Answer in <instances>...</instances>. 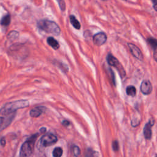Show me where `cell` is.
Here are the masks:
<instances>
[{
  "label": "cell",
  "mask_w": 157,
  "mask_h": 157,
  "mask_svg": "<svg viewBox=\"0 0 157 157\" xmlns=\"http://www.w3.org/2000/svg\"><path fill=\"white\" fill-rule=\"evenodd\" d=\"M112 148L114 151H117L119 149V144L117 140H113L112 142Z\"/></svg>",
  "instance_id": "603a6c76"
},
{
  "label": "cell",
  "mask_w": 157,
  "mask_h": 157,
  "mask_svg": "<svg viewBox=\"0 0 157 157\" xmlns=\"http://www.w3.org/2000/svg\"><path fill=\"white\" fill-rule=\"evenodd\" d=\"M63 155V149L61 147H58L54 148L53 150L52 155L53 157H61Z\"/></svg>",
  "instance_id": "ac0fdd59"
},
{
  "label": "cell",
  "mask_w": 157,
  "mask_h": 157,
  "mask_svg": "<svg viewBox=\"0 0 157 157\" xmlns=\"http://www.w3.org/2000/svg\"><path fill=\"white\" fill-rule=\"evenodd\" d=\"M69 20L71 24L73 26L74 28L76 29H80L81 28V25L78 20L76 18V17L74 15H71L69 17Z\"/></svg>",
  "instance_id": "4fadbf2b"
},
{
  "label": "cell",
  "mask_w": 157,
  "mask_h": 157,
  "mask_svg": "<svg viewBox=\"0 0 157 157\" xmlns=\"http://www.w3.org/2000/svg\"><path fill=\"white\" fill-rule=\"evenodd\" d=\"M153 8L156 12H157V3L153 4Z\"/></svg>",
  "instance_id": "4316f807"
},
{
  "label": "cell",
  "mask_w": 157,
  "mask_h": 157,
  "mask_svg": "<svg viewBox=\"0 0 157 157\" xmlns=\"http://www.w3.org/2000/svg\"><path fill=\"white\" fill-rule=\"evenodd\" d=\"M106 59L109 66L114 67L118 71L119 74L121 78H123L126 76V71L124 67L118 61V59H117L113 55L109 53L107 56Z\"/></svg>",
  "instance_id": "277c9868"
},
{
  "label": "cell",
  "mask_w": 157,
  "mask_h": 157,
  "mask_svg": "<svg viewBox=\"0 0 157 157\" xmlns=\"http://www.w3.org/2000/svg\"><path fill=\"white\" fill-rule=\"evenodd\" d=\"M56 64H57L58 66L62 71H63L64 72H67V71H68L67 66L66 64H63V63H60V62L58 63V62H57Z\"/></svg>",
  "instance_id": "7402d4cb"
},
{
  "label": "cell",
  "mask_w": 157,
  "mask_h": 157,
  "mask_svg": "<svg viewBox=\"0 0 157 157\" xmlns=\"http://www.w3.org/2000/svg\"><path fill=\"white\" fill-rule=\"evenodd\" d=\"M47 108L44 106H37L32 109L29 112V115L31 117H38L46 110Z\"/></svg>",
  "instance_id": "30bf717a"
},
{
  "label": "cell",
  "mask_w": 157,
  "mask_h": 157,
  "mask_svg": "<svg viewBox=\"0 0 157 157\" xmlns=\"http://www.w3.org/2000/svg\"><path fill=\"white\" fill-rule=\"evenodd\" d=\"M152 2H153V4H155V3H157V0H151Z\"/></svg>",
  "instance_id": "f1b7e54d"
},
{
  "label": "cell",
  "mask_w": 157,
  "mask_h": 157,
  "mask_svg": "<svg viewBox=\"0 0 157 157\" xmlns=\"http://www.w3.org/2000/svg\"><path fill=\"white\" fill-rule=\"evenodd\" d=\"M153 58L155 60V61L157 62V49L156 50H155V52L153 53Z\"/></svg>",
  "instance_id": "484cf974"
},
{
  "label": "cell",
  "mask_w": 157,
  "mask_h": 157,
  "mask_svg": "<svg viewBox=\"0 0 157 157\" xmlns=\"http://www.w3.org/2000/svg\"><path fill=\"white\" fill-rule=\"evenodd\" d=\"M0 144L2 147L5 146V145H6V139H5V138L4 137L1 138V139H0Z\"/></svg>",
  "instance_id": "cb8c5ba5"
},
{
  "label": "cell",
  "mask_w": 157,
  "mask_h": 157,
  "mask_svg": "<svg viewBox=\"0 0 157 157\" xmlns=\"http://www.w3.org/2000/svg\"><path fill=\"white\" fill-rule=\"evenodd\" d=\"M37 26L42 31L54 36H59L61 33V29L55 21L48 19L39 20L37 22Z\"/></svg>",
  "instance_id": "7a4b0ae2"
},
{
  "label": "cell",
  "mask_w": 157,
  "mask_h": 157,
  "mask_svg": "<svg viewBox=\"0 0 157 157\" xmlns=\"http://www.w3.org/2000/svg\"><path fill=\"white\" fill-rule=\"evenodd\" d=\"M140 89L141 92L145 95L150 94L152 91V85L151 82L148 80H144L141 83Z\"/></svg>",
  "instance_id": "ba28073f"
},
{
  "label": "cell",
  "mask_w": 157,
  "mask_h": 157,
  "mask_svg": "<svg viewBox=\"0 0 157 157\" xmlns=\"http://www.w3.org/2000/svg\"><path fill=\"white\" fill-rule=\"evenodd\" d=\"M40 131L42 132H45L46 131V128H42L40 129Z\"/></svg>",
  "instance_id": "83f0119b"
},
{
  "label": "cell",
  "mask_w": 157,
  "mask_h": 157,
  "mask_svg": "<svg viewBox=\"0 0 157 157\" xmlns=\"http://www.w3.org/2000/svg\"><path fill=\"white\" fill-rule=\"evenodd\" d=\"M47 42L54 50H58L59 48V44L53 37H48L47 39Z\"/></svg>",
  "instance_id": "7c38bea8"
},
{
  "label": "cell",
  "mask_w": 157,
  "mask_h": 157,
  "mask_svg": "<svg viewBox=\"0 0 157 157\" xmlns=\"http://www.w3.org/2000/svg\"><path fill=\"white\" fill-rule=\"evenodd\" d=\"M107 37L105 33L99 32L94 34L93 37V40L94 44L97 46H101L107 41Z\"/></svg>",
  "instance_id": "8992f818"
},
{
  "label": "cell",
  "mask_w": 157,
  "mask_h": 157,
  "mask_svg": "<svg viewBox=\"0 0 157 157\" xmlns=\"http://www.w3.org/2000/svg\"><path fill=\"white\" fill-rule=\"evenodd\" d=\"M38 136V134L31 136L22 144L20 150V157H30L33 153L35 142Z\"/></svg>",
  "instance_id": "3957f363"
},
{
  "label": "cell",
  "mask_w": 157,
  "mask_h": 157,
  "mask_svg": "<svg viewBox=\"0 0 157 157\" xmlns=\"http://www.w3.org/2000/svg\"><path fill=\"white\" fill-rule=\"evenodd\" d=\"M126 93L129 96H135L136 94V89L132 85L128 86L126 88Z\"/></svg>",
  "instance_id": "2e32d148"
},
{
  "label": "cell",
  "mask_w": 157,
  "mask_h": 157,
  "mask_svg": "<svg viewBox=\"0 0 157 157\" xmlns=\"http://www.w3.org/2000/svg\"><path fill=\"white\" fill-rule=\"evenodd\" d=\"M58 138L55 134L52 133H47L41 137L40 142L44 147H49L55 144Z\"/></svg>",
  "instance_id": "5b68a950"
},
{
  "label": "cell",
  "mask_w": 157,
  "mask_h": 157,
  "mask_svg": "<svg viewBox=\"0 0 157 157\" xmlns=\"http://www.w3.org/2000/svg\"><path fill=\"white\" fill-rule=\"evenodd\" d=\"M72 150L75 157H81L80 150L78 146L73 145L72 147Z\"/></svg>",
  "instance_id": "ffe728a7"
},
{
  "label": "cell",
  "mask_w": 157,
  "mask_h": 157,
  "mask_svg": "<svg viewBox=\"0 0 157 157\" xmlns=\"http://www.w3.org/2000/svg\"><path fill=\"white\" fill-rule=\"evenodd\" d=\"M56 1H58L60 9L62 11H64L66 9V4L64 2V0H56Z\"/></svg>",
  "instance_id": "44dd1931"
},
{
  "label": "cell",
  "mask_w": 157,
  "mask_h": 157,
  "mask_svg": "<svg viewBox=\"0 0 157 157\" xmlns=\"http://www.w3.org/2000/svg\"><path fill=\"white\" fill-rule=\"evenodd\" d=\"M147 41L153 50H156L157 49V39H156L153 37H148Z\"/></svg>",
  "instance_id": "e0dca14e"
},
{
  "label": "cell",
  "mask_w": 157,
  "mask_h": 157,
  "mask_svg": "<svg viewBox=\"0 0 157 157\" xmlns=\"http://www.w3.org/2000/svg\"><path fill=\"white\" fill-rule=\"evenodd\" d=\"M61 123H62V124H63L64 126H66V127L68 126L70 124V122H69V121H67V120H64V121H62Z\"/></svg>",
  "instance_id": "d4e9b609"
},
{
  "label": "cell",
  "mask_w": 157,
  "mask_h": 157,
  "mask_svg": "<svg viewBox=\"0 0 157 157\" xmlns=\"http://www.w3.org/2000/svg\"><path fill=\"white\" fill-rule=\"evenodd\" d=\"M154 124V120L150 119L144 126V135L146 139H150L151 137V127Z\"/></svg>",
  "instance_id": "9c48e42d"
},
{
  "label": "cell",
  "mask_w": 157,
  "mask_h": 157,
  "mask_svg": "<svg viewBox=\"0 0 157 157\" xmlns=\"http://www.w3.org/2000/svg\"><path fill=\"white\" fill-rule=\"evenodd\" d=\"M128 46L130 50L131 53L132 55L134 57L139 59L140 61L143 60V55L138 47H137L135 44L132 43H128Z\"/></svg>",
  "instance_id": "52a82bcc"
},
{
  "label": "cell",
  "mask_w": 157,
  "mask_h": 157,
  "mask_svg": "<svg viewBox=\"0 0 157 157\" xmlns=\"http://www.w3.org/2000/svg\"><path fill=\"white\" fill-rule=\"evenodd\" d=\"M85 157H98L99 153L92 148H88L85 152Z\"/></svg>",
  "instance_id": "9a60e30c"
},
{
  "label": "cell",
  "mask_w": 157,
  "mask_h": 157,
  "mask_svg": "<svg viewBox=\"0 0 157 157\" xmlns=\"http://www.w3.org/2000/svg\"><path fill=\"white\" fill-rule=\"evenodd\" d=\"M29 102L28 100L22 99L15 101L5 104L0 109V113L4 115H7L14 113L16 110L28 107Z\"/></svg>",
  "instance_id": "6da1fadb"
},
{
  "label": "cell",
  "mask_w": 157,
  "mask_h": 157,
  "mask_svg": "<svg viewBox=\"0 0 157 157\" xmlns=\"http://www.w3.org/2000/svg\"><path fill=\"white\" fill-rule=\"evenodd\" d=\"M18 36H19V34L17 31H10L9 33V34L7 36V37L10 40H14L17 39L18 37Z\"/></svg>",
  "instance_id": "d6986e66"
},
{
  "label": "cell",
  "mask_w": 157,
  "mask_h": 157,
  "mask_svg": "<svg viewBox=\"0 0 157 157\" xmlns=\"http://www.w3.org/2000/svg\"><path fill=\"white\" fill-rule=\"evenodd\" d=\"M124 1H126V0H124Z\"/></svg>",
  "instance_id": "4dcf8cb0"
},
{
  "label": "cell",
  "mask_w": 157,
  "mask_h": 157,
  "mask_svg": "<svg viewBox=\"0 0 157 157\" xmlns=\"http://www.w3.org/2000/svg\"><path fill=\"white\" fill-rule=\"evenodd\" d=\"M15 114H16L15 112H14V113H12L11 114L7 115V117L3 118L2 124L0 126V129H3L6 128L7 126H8L10 124V123L12 122L13 119L14 118V117L15 116Z\"/></svg>",
  "instance_id": "8fae6325"
},
{
  "label": "cell",
  "mask_w": 157,
  "mask_h": 157,
  "mask_svg": "<svg viewBox=\"0 0 157 157\" xmlns=\"http://www.w3.org/2000/svg\"><path fill=\"white\" fill-rule=\"evenodd\" d=\"M155 157H157V155H156V156H155Z\"/></svg>",
  "instance_id": "f546056e"
},
{
  "label": "cell",
  "mask_w": 157,
  "mask_h": 157,
  "mask_svg": "<svg viewBox=\"0 0 157 157\" xmlns=\"http://www.w3.org/2000/svg\"><path fill=\"white\" fill-rule=\"evenodd\" d=\"M10 21H11L10 15L9 13H7L2 17L1 20V25L5 27L8 26L10 23Z\"/></svg>",
  "instance_id": "5bb4252c"
}]
</instances>
